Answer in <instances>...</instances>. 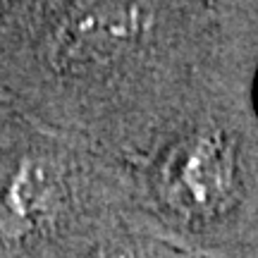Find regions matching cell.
Listing matches in <instances>:
<instances>
[{
	"mask_svg": "<svg viewBox=\"0 0 258 258\" xmlns=\"http://www.w3.org/2000/svg\"><path fill=\"white\" fill-rule=\"evenodd\" d=\"M170 186L177 203L186 211H218L234 186L230 146L218 134H203L189 141L170 167Z\"/></svg>",
	"mask_w": 258,
	"mask_h": 258,
	"instance_id": "cell-1",
	"label": "cell"
},
{
	"mask_svg": "<svg viewBox=\"0 0 258 258\" xmlns=\"http://www.w3.org/2000/svg\"><path fill=\"white\" fill-rule=\"evenodd\" d=\"M53 189V182L48 179L43 163H27L19 167V172L12 177L10 186L5 189V211L12 220H31L34 215L46 208L48 194Z\"/></svg>",
	"mask_w": 258,
	"mask_h": 258,
	"instance_id": "cell-2",
	"label": "cell"
},
{
	"mask_svg": "<svg viewBox=\"0 0 258 258\" xmlns=\"http://www.w3.org/2000/svg\"><path fill=\"white\" fill-rule=\"evenodd\" d=\"M101 258H124V256H117V253H110V256H101Z\"/></svg>",
	"mask_w": 258,
	"mask_h": 258,
	"instance_id": "cell-3",
	"label": "cell"
}]
</instances>
